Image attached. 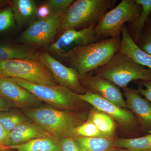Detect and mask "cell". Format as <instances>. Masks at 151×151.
I'll use <instances>...</instances> for the list:
<instances>
[{
    "label": "cell",
    "mask_w": 151,
    "mask_h": 151,
    "mask_svg": "<svg viewBox=\"0 0 151 151\" xmlns=\"http://www.w3.org/2000/svg\"><path fill=\"white\" fill-rule=\"evenodd\" d=\"M24 113L29 119L58 141L69 137L74 138L76 127L85 122V116L83 114L51 106L26 109Z\"/></svg>",
    "instance_id": "cell-1"
},
{
    "label": "cell",
    "mask_w": 151,
    "mask_h": 151,
    "mask_svg": "<svg viewBox=\"0 0 151 151\" xmlns=\"http://www.w3.org/2000/svg\"><path fill=\"white\" fill-rule=\"evenodd\" d=\"M121 37L107 38L74 49L64 58L79 76L105 65L119 51Z\"/></svg>",
    "instance_id": "cell-2"
},
{
    "label": "cell",
    "mask_w": 151,
    "mask_h": 151,
    "mask_svg": "<svg viewBox=\"0 0 151 151\" xmlns=\"http://www.w3.org/2000/svg\"><path fill=\"white\" fill-rule=\"evenodd\" d=\"M114 0H77L74 1L61 17L59 30L81 29L97 25L106 12L113 8Z\"/></svg>",
    "instance_id": "cell-3"
},
{
    "label": "cell",
    "mask_w": 151,
    "mask_h": 151,
    "mask_svg": "<svg viewBox=\"0 0 151 151\" xmlns=\"http://www.w3.org/2000/svg\"><path fill=\"white\" fill-rule=\"evenodd\" d=\"M92 72L123 89L128 87L132 81L151 79V69L119 51L107 63Z\"/></svg>",
    "instance_id": "cell-4"
},
{
    "label": "cell",
    "mask_w": 151,
    "mask_h": 151,
    "mask_svg": "<svg viewBox=\"0 0 151 151\" xmlns=\"http://www.w3.org/2000/svg\"><path fill=\"white\" fill-rule=\"evenodd\" d=\"M10 78L27 89L42 101L52 107L63 111L78 112L85 103L80 100L77 94L64 86L43 85L23 79Z\"/></svg>",
    "instance_id": "cell-5"
},
{
    "label": "cell",
    "mask_w": 151,
    "mask_h": 151,
    "mask_svg": "<svg viewBox=\"0 0 151 151\" xmlns=\"http://www.w3.org/2000/svg\"><path fill=\"white\" fill-rule=\"evenodd\" d=\"M142 7L136 0H122L104 14L95 27L98 37L120 38L126 23H133L140 14Z\"/></svg>",
    "instance_id": "cell-6"
},
{
    "label": "cell",
    "mask_w": 151,
    "mask_h": 151,
    "mask_svg": "<svg viewBox=\"0 0 151 151\" xmlns=\"http://www.w3.org/2000/svg\"><path fill=\"white\" fill-rule=\"evenodd\" d=\"M0 75L36 84L50 86L58 85L50 71L39 60H0Z\"/></svg>",
    "instance_id": "cell-7"
},
{
    "label": "cell",
    "mask_w": 151,
    "mask_h": 151,
    "mask_svg": "<svg viewBox=\"0 0 151 151\" xmlns=\"http://www.w3.org/2000/svg\"><path fill=\"white\" fill-rule=\"evenodd\" d=\"M77 96L80 100L89 103L98 111L111 117L121 127L129 129L142 136L143 133L137 119L130 110L119 107L89 91H87L84 94H77Z\"/></svg>",
    "instance_id": "cell-8"
},
{
    "label": "cell",
    "mask_w": 151,
    "mask_h": 151,
    "mask_svg": "<svg viewBox=\"0 0 151 151\" xmlns=\"http://www.w3.org/2000/svg\"><path fill=\"white\" fill-rule=\"evenodd\" d=\"M96 25H92L82 29L66 30L46 50L64 58L75 49L98 41L100 38L95 32Z\"/></svg>",
    "instance_id": "cell-9"
},
{
    "label": "cell",
    "mask_w": 151,
    "mask_h": 151,
    "mask_svg": "<svg viewBox=\"0 0 151 151\" xmlns=\"http://www.w3.org/2000/svg\"><path fill=\"white\" fill-rule=\"evenodd\" d=\"M38 60L50 71L58 85L66 87L77 94L87 92L81 85L79 74L75 69L63 64L47 51L39 53Z\"/></svg>",
    "instance_id": "cell-10"
},
{
    "label": "cell",
    "mask_w": 151,
    "mask_h": 151,
    "mask_svg": "<svg viewBox=\"0 0 151 151\" xmlns=\"http://www.w3.org/2000/svg\"><path fill=\"white\" fill-rule=\"evenodd\" d=\"M61 17L50 16L31 24L22 34L20 42L33 46H41L49 43L59 30Z\"/></svg>",
    "instance_id": "cell-11"
},
{
    "label": "cell",
    "mask_w": 151,
    "mask_h": 151,
    "mask_svg": "<svg viewBox=\"0 0 151 151\" xmlns=\"http://www.w3.org/2000/svg\"><path fill=\"white\" fill-rule=\"evenodd\" d=\"M79 79L87 91L97 94L119 107L127 109L126 100L120 88L111 81L89 73L79 76Z\"/></svg>",
    "instance_id": "cell-12"
},
{
    "label": "cell",
    "mask_w": 151,
    "mask_h": 151,
    "mask_svg": "<svg viewBox=\"0 0 151 151\" xmlns=\"http://www.w3.org/2000/svg\"><path fill=\"white\" fill-rule=\"evenodd\" d=\"M0 96L14 106L24 110L33 108L42 101L10 78L0 75Z\"/></svg>",
    "instance_id": "cell-13"
},
{
    "label": "cell",
    "mask_w": 151,
    "mask_h": 151,
    "mask_svg": "<svg viewBox=\"0 0 151 151\" xmlns=\"http://www.w3.org/2000/svg\"><path fill=\"white\" fill-rule=\"evenodd\" d=\"M127 109L136 116L143 135L151 134V104L142 97L137 89L129 87L123 89Z\"/></svg>",
    "instance_id": "cell-14"
},
{
    "label": "cell",
    "mask_w": 151,
    "mask_h": 151,
    "mask_svg": "<svg viewBox=\"0 0 151 151\" xmlns=\"http://www.w3.org/2000/svg\"><path fill=\"white\" fill-rule=\"evenodd\" d=\"M53 137L50 134L34 122L23 123L9 133L8 147L21 145L34 139Z\"/></svg>",
    "instance_id": "cell-15"
},
{
    "label": "cell",
    "mask_w": 151,
    "mask_h": 151,
    "mask_svg": "<svg viewBox=\"0 0 151 151\" xmlns=\"http://www.w3.org/2000/svg\"><path fill=\"white\" fill-rule=\"evenodd\" d=\"M119 52L133 59L138 64L151 70V55L138 47L130 36L126 24L122 27Z\"/></svg>",
    "instance_id": "cell-16"
},
{
    "label": "cell",
    "mask_w": 151,
    "mask_h": 151,
    "mask_svg": "<svg viewBox=\"0 0 151 151\" xmlns=\"http://www.w3.org/2000/svg\"><path fill=\"white\" fill-rule=\"evenodd\" d=\"M37 7L35 2L33 0L13 1L12 8L18 26H23L35 16Z\"/></svg>",
    "instance_id": "cell-17"
},
{
    "label": "cell",
    "mask_w": 151,
    "mask_h": 151,
    "mask_svg": "<svg viewBox=\"0 0 151 151\" xmlns=\"http://www.w3.org/2000/svg\"><path fill=\"white\" fill-rule=\"evenodd\" d=\"M39 53L32 50L9 44L0 43V60L12 59L38 60Z\"/></svg>",
    "instance_id": "cell-18"
},
{
    "label": "cell",
    "mask_w": 151,
    "mask_h": 151,
    "mask_svg": "<svg viewBox=\"0 0 151 151\" xmlns=\"http://www.w3.org/2000/svg\"><path fill=\"white\" fill-rule=\"evenodd\" d=\"M17 151H60L59 141L54 137L34 139L18 145L7 147Z\"/></svg>",
    "instance_id": "cell-19"
},
{
    "label": "cell",
    "mask_w": 151,
    "mask_h": 151,
    "mask_svg": "<svg viewBox=\"0 0 151 151\" xmlns=\"http://www.w3.org/2000/svg\"><path fill=\"white\" fill-rule=\"evenodd\" d=\"M140 5L142 10L139 17L134 23L130 24L128 28L130 36L137 43L142 31L151 15V0H136Z\"/></svg>",
    "instance_id": "cell-20"
},
{
    "label": "cell",
    "mask_w": 151,
    "mask_h": 151,
    "mask_svg": "<svg viewBox=\"0 0 151 151\" xmlns=\"http://www.w3.org/2000/svg\"><path fill=\"white\" fill-rule=\"evenodd\" d=\"M82 151H113L116 148L112 138H74Z\"/></svg>",
    "instance_id": "cell-21"
},
{
    "label": "cell",
    "mask_w": 151,
    "mask_h": 151,
    "mask_svg": "<svg viewBox=\"0 0 151 151\" xmlns=\"http://www.w3.org/2000/svg\"><path fill=\"white\" fill-rule=\"evenodd\" d=\"M116 147L129 151H151V134L133 138H121L115 140Z\"/></svg>",
    "instance_id": "cell-22"
},
{
    "label": "cell",
    "mask_w": 151,
    "mask_h": 151,
    "mask_svg": "<svg viewBox=\"0 0 151 151\" xmlns=\"http://www.w3.org/2000/svg\"><path fill=\"white\" fill-rule=\"evenodd\" d=\"M88 118L105 137L112 138L116 131V127L114 120L111 117L97 110L91 112Z\"/></svg>",
    "instance_id": "cell-23"
},
{
    "label": "cell",
    "mask_w": 151,
    "mask_h": 151,
    "mask_svg": "<svg viewBox=\"0 0 151 151\" xmlns=\"http://www.w3.org/2000/svg\"><path fill=\"white\" fill-rule=\"evenodd\" d=\"M29 119L25 115L16 112H0V124L9 133L20 124L29 122Z\"/></svg>",
    "instance_id": "cell-24"
},
{
    "label": "cell",
    "mask_w": 151,
    "mask_h": 151,
    "mask_svg": "<svg viewBox=\"0 0 151 151\" xmlns=\"http://www.w3.org/2000/svg\"><path fill=\"white\" fill-rule=\"evenodd\" d=\"M73 136L74 138H106L89 118L86 121L76 127Z\"/></svg>",
    "instance_id": "cell-25"
},
{
    "label": "cell",
    "mask_w": 151,
    "mask_h": 151,
    "mask_svg": "<svg viewBox=\"0 0 151 151\" xmlns=\"http://www.w3.org/2000/svg\"><path fill=\"white\" fill-rule=\"evenodd\" d=\"M73 1V0H48L45 3L50 10V16L61 17Z\"/></svg>",
    "instance_id": "cell-26"
},
{
    "label": "cell",
    "mask_w": 151,
    "mask_h": 151,
    "mask_svg": "<svg viewBox=\"0 0 151 151\" xmlns=\"http://www.w3.org/2000/svg\"><path fill=\"white\" fill-rule=\"evenodd\" d=\"M136 44L142 50L151 55V15Z\"/></svg>",
    "instance_id": "cell-27"
},
{
    "label": "cell",
    "mask_w": 151,
    "mask_h": 151,
    "mask_svg": "<svg viewBox=\"0 0 151 151\" xmlns=\"http://www.w3.org/2000/svg\"><path fill=\"white\" fill-rule=\"evenodd\" d=\"M14 17L12 7L0 12V33L12 28L15 25Z\"/></svg>",
    "instance_id": "cell-28"
},
{
    "label": "cell",
    "mask_w": 151,
    "mask_h": 151,
    "mask_svg": "<svg viewBox=\"0 0 151 151\" xmlns=\"http://www.w3.org/2000/svg\"><path fill=\"white\" fill-rule=\"evenodd\" d=\"M60 151H82L74 138L66 137L59 141Z\"/></svg>",
    "instance_id": "cell-29"
},
{
    "label": "cell",
    "mask_w": 151,
    "mask_h": 151,
    "mask_svg": "<svg viewBox=\"0 0 151 151\" xmlns=\"http://www.w3.org/2000/svg\"><path fill=\"white\" fill-rule=\"evenodd\" d=\"M138 92L151 103V79L146 81H139Z\"/></svg>",
    "instance_id": "cell-30"
},
{
    "label": "cell",
    "mask_w": 151,
    "mask_h": 151,
    "mask_svg": "<svg viewBox=\"0 0 151 151\" xmlns=\"http://www.w3.org/2000/svg\"><path fill=\"white\" fill-rule=\"evenodd\" d=\"M36 16L39 19L46 18L50 16V10L45 3L37 7Z\"/></svg>",
    "instance_id": "cell-31"
},
{
    "label": "cell",
    "mask_w": 151,
    "mask_h": 151,
    "mask_svg": "<svg viewBox=\"0 0 151 151\" xmlns=\"http://www.w3.org/2000/svg\"><path fill=\"white\" fill-rule=\"evenodd\" d=\"M9 133L7 132L0 124V145L8 147Z\"/></svg>",
    "instance_id": "cell-32"
},
{
    "label": "cell",
    "mask_w": 151,
    "mask_h": 151,
    "mask_svg": "<svg viewBox=\"0 0 151 151\" xmlns=\"http://www.w3.org/2000/svg\"><path fill=\"white\" fill-rule=\"evenodd\" d=\"M13 106L10 102L0 96V112L9 111Z\"/></svg>",
    "instance_id": "cell-33"
},
{
    "label": "cell",
    "mask_w": 151,
    "mask_h": 151,
    "mask_svg": "<svg viewBox=\"0 0 151 151\" xmlns=\"http://www.w3.org/2000/svg\"><path fill=\"white\" fill-rule=\"evenodd\" d=\"M7 149L6 147L0 145V151H4Z\"/></svg>",
    "instance_id": "cell-34"
},
{
    "label": "cell",
    "mask_w": 151,
    "mask_h": 151,
    "mask_svg": "<svg viewBox=\"0 0 151 151\" xmlns=\"http://www.w3.org/2000/svg\"><path fill=\"white\" fill-rule=\"evenodd\" d=\"M121 151H129L127 150H122Z\"/></svg>",
    "instance_id": "cell-35"
}]
</instances>
